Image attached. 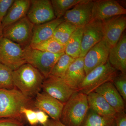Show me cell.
<instances>
[{
  "mask_svg": "<svg viewBox=\"0 0 126 126\" xmlns=\"http://www.w3.org/2000/svg\"><path fill=\"white\" fill-rule=\"evenodd\" d=\"M117 72L108 60L106 63L96 68L86 75L77 91L87 95L104 83L112 82L118 74Z\"/></svg>",
  "mask_w": 126,
  "mask_h": 126,
  "instance_id": "obj_4",
  "label": "cell"
},
{
  "mask_svg": "<svg viewBox=\"0 0 126 126\" xmlns=\"http://www.w3.org/2000/svg\"><path fill=\"white\" fill-rule=\"evenodd\" d=\"M63 17L41 24L34 25L31 45L37 44L52 38L57 27L64 21Z\"/></svg>",
  "mask_w": 126,
  "mask_h": 126,
  "instance_id": "obj_19",
  "label": "cell"
},
{
  "mask_svg": "<svg viewBox=\"0 0 126 126\" xmlns=\"http://www.w3.org/2000/svg\"><path fill=\"white\" fill-rule=\"evenodd\" d=\"M34 25L25 16L3 28L2 36L24 48L30 44Z\"/></svg>",
  "mask_w": 126,
  "mask_h": 126,
  "instance_id": "obj_6",
  "label": "cell"
},
{
  "mask_svg": "<svg viewBox=\"0 0 126 126\" xmlns=\"http://www.w3.org/2000/svg\"><path fill=\"white\" fill-rule=\"evenodd\" d=\"M110 48L107 43L103 39L88 51L84 57L86 75L107 62Z\"/></svg>",
  "mask_w": 126,
  "mask_h": 126,
  "instance_id": "obj_12",
  "label": "cell"
},
{
  "mask_svg": "<svg viewBox=\"0 0 126 126\" xmlns=\"http://www.w3.org/2000/svg\"><path fill=\"white\" fill-rule=\"evenodd\" d=\"M86 76L84 58L79 57L71 63L61 79L72 90L77 91Z\"/></svg>",
  "mask_w": 126,
  "mask_h": 126,
  "instance_id": "obj_16",
  "label": "cell"
},
{
  "mask_svg": "<svg viewBox=\"0 0 126 126\" xmlns=\"http://www.w3.org/2000/svg\"><path fill=\"white\" fill-rule=\"evenodd\" d=\"M64 104L43 92L36 94L34 101L36 108L44 112L51 119L56 121H60Z\"/></svg>",
  "mask_w": 126,
  "mask_h": 126,
  "instance_id": "obj_14",
  "label": "cell"
},
{
  "mask_svg": "<svg viewBox=\"0 0 126 126\" xmlns=\"http://www.w3.org/2000/svg\"><path fill=\"white\" fill-rule=\"evenodd\" d=\"M26 16L34 25L41 24L56 18L49 0H31Z\"/></svg>",
  "mask_w": 126,
  "mask_h": 126,
  "instance_id": "obj_10",
  "label": "cell"
},
{
  "mask_svg": "<svg viewBox=\"0 0 126 126\" xmlns=\"http://www.w3.org/2000/svg\"><path fill=\"white\" fill-rule=\"evenodd\" d=\"M93 3L94 0H82L66 12L64 19L77 28L83 27L92 20Z\"/></svg>",
  "mask_w": 126,
  "mask_h": 126,
  "instance_id": "obj_9",
  "label": "cell"
},
{
  "mask_svg": "<svg viewBox=\"0 0 126 126\" xmlns=\"http://www.w3.org/2000/svg\"><path fill=\"white\" fill-rule=\"evenodd\" d=\"M0 126H24L22 119L17 118H0Z\"/></svg>",
  "mask_w": 126,
  "mask_h": 126,
  "instance_id": "obj_32",
  "label": "cell"
},
{
  "mask_svg": "<svg viewBox=\"0 0 126 126\" xmlns=\"http://www.w3.org/2000/svg\"><path fill=\"white\" fill-rule=\"evenodd\" d=\"M3 27H2L1 22H0V38L2 36Z\"/></svg>",
  "mask_w": 126,
  "mask_h": 126,
  "instance_id": "obj_36",
  "label": "cell"
},
{
  "mask_svg": "<svg viewBox=\"0 0 126 126\" xmlns=\"http://www.w3.org/2000/svg\"><path fill=\"white\" fill-rule=\"evenodd\" d=\"M102 21L103 39L111 48L118 42L126 29V15L115 16Z\"/></svg>",
  "mask_w": 126,
  "mask_h": 126,
  "instance_id": "obj_8",
  "label": "cell"
},
{
  "mask_svg": "<svg viewBox=\"0 0 126 126\" xmlns=\"http://www.w3.org/2000/svg\"><path fill=\"white\" fill-rule=\"evenodd\" d=\"M16 88L31 99L40 92L45 78L36 68L26 63L12 72Z\"/></svg>",
  "mask_w": 126,
  "mask_h": 126,
  "instance_id": "obj_1",
  "label": "cell"
},
{
  "mask_svg": "<svg viewBox=\"0 0 126 126\" xmlns=\"http://www.w3.org/2000/svg\"><path fill=\"white\" fill-rule=\"evenodd\" d=\"M115 118H109L98 115L89 109L82 126H115Z\"/></svg>",
  "mask_w": 126,
  "mask_h": 126,
  "instance_id": "obj_24",
  "label": "cell"
},
{
  "mask_svg": "<svg viewBox=\"0 0 126 126\" xmlns=\"http://www.w3.org/2000/svg\"><path fill=\"white\" fill-rule=\"evenodd\" d=\"M115 88L124 101L126 100V75L117 74L112 81Z\"/></svg>",
  "mask_w": 126,
  "mask_h": 126,
  "instance_id": "obj_29",
  "label": "cell"
},
{
  "mask_svg": "<svg viewBox=\"0 0 126 126\" xmlns=\"http://www.w3.org/2000/svg\"><path fill=\"white\" fill-rule=\"evenodd\" d=\"M34 49L53 54H61L65 52V46L53 37L37 44L30 45Z\"/></svg>",
  "mask_w": 126,
  "mask_h": 126,
  "instance_id": "obj_23",
  "label": "cell"
},
{
  "mask_svg": "<svg viewBox=\"0 0 126 126\" xmlns=\"http://www.w3.org/2000/svg\"><path fill=\"white\" fill-rule=\"evenodd\" d=\"M43 126H67L63 124L60 121H56L52 119H49Z\"/></svg>",
  "mask_w": 126,
  "mask_h": 126,
  "instance_id": "obj_35",
  "label": "cell"
},
{
  "mask_svg": "<svg viewBox=\"0 0 126 126\" xmlns=\"http://www.w3.org/2000/svg\"><path fill=\"white\" fill-rule=\"evenodd\" d=\"M42 126V125H40V126Z\"/></svg>",
  "mask_w": 126,
  "mask_h": 126,
  "instance_id": "obj_37",
  "label": "cell"
},
{
  "mask_svg": "<svg viewBox=\"0 0 126 126\" xmlns=\"http://www.w3.org/2000/svg\"><path fill=\"white\" fill-rule=\"evenodd\" d=\"M26 63L31 64L42 74L45 79L49 76L60 56L64 53L53 54L34 49L30 45L24 48Z\"/></svg>",
  "mask_w": 126,
  "mask_h": 126,
  "instance_id": "obj_5",
  "label": "cell"
},
{
  "mask_svg": "<svg viewBox=\"0 0 126 126\" xmlns=\"http://www.w3.org/2000/svg\"><path fill=\"white\" fill-rule=\"evenodd\" d=\"M0 63L14 70L26 63L24 48L6 38H0Z\"/></svg>",
  "mask_w": 126,
  "mask_h": 126,
  "instance_id": "obj_7",
  "label": "cell"
},
{
  "mask_svg": "<svg viewBox=\"0 0 126 126\" xmlns=\"http://www.w3.org/2000/svg\"><path fill=\"white\" fill-rule=\"evenodd\" d=\"M30 99L16 88L0 89V118L22 119L21 110L23 107H27Z\"/></svg>",
  "mask_w": 126,
  "mask_h": 126,
  "instance_id": "obj_3",
  "label": "cell"
},
{
  "mask_svg": "<svg viewBox=\"0 0 126 126\" xmlns=\"http://www.w3.org/2000/svg\"><path fill=\"white\" fill-rule=\"evenodd\" d=\"M42 89L43 92L63 103L67 101L76 92L72 90L61 79L50 77L45 79Z\"/></svg>",
  "mask_w": 126,
  "mask_h": 126,
  "instance_id": "obj_15",
  "label": "cell"
},
{
  "mask_svg": "<svg viewBox=\"0 0 126 126\" xmlns=\"http://www.w3.org/2000/svg\"><path fill=\"white\" fill-rule=\"evenodd\" d=\"M77 28L73 24L64 21L56 28L52 37L65 46L72 33Z\"/></svg>",
  "mask_w": 126,
  "mask_h": 126,
  "instance_id": "obj_26",
  "label": "cell"
},
{
  "mask_svg": "<svg viewBox=\"0 0 126 126\" xmlns=\"http://www.w3.org/2000/svg\"><path fill=\"white\" fill-rule=\"evenodd\" d=\"M75 60V59L64 53L56 62L48 77L62 79L68 68Z\"/></svg>",
  "mask_w": 126,
  "mask_h": 126,
  "instance_id": "obj_25",
  "label": "cell"
},
{
  "mask_svg": "<svg viewBox=\"0 0 126 126\" xmlns=\"http://www.w3.org/2000/svg\"><path fill=\"white\" fill-rule=\"evenodd\" d=\"M12 72L13 70L10 68L0 63V89L10 90L16 88Z\"/></svg>",
  "mask_w": 126,
  "mask_h": 126,
  "instance_id": "obj_28",
  "label": "cell"
},
{
  "mask_svg": "<svg viewBox=\"0 0 126 126\" xmlns=\"http://www.w3.org/2000/svg\"><path fill=\"white\" fill-rule=\"evenodd\" d=\"M30 4V0H14L1 22L3 28L26 16Z\"/></svg>",
  "mask_w": 126,
  "mask_h": 126,
  "instance_id": "obj_21",
  "label": "cell"
},
{
  "mask_svg": "<svg viewBox=\"0 0 126 126\" xmlns=\"http://www.w3.org/2000/svg\"><path fill=\"white\" fill-rule=\"evenodd\" d=\"M102 21L93 19L83 27L81 53L84 58L88 51L103 39Z\"/></svg>",
  "mask_w": 126,
  "mask_h": 126,
  "instance_id": "obj_11",
  "label": "cell"
},
{
  "mask_svg": "<svg viewBox=\"0 0 126 126\" xmlns=\"http://www.w3.org/2000/svg\"><path fill=\"white\" fill-rule=\"evenodd\" d=\"M14 0H0V22H2Z\"/></svg>",
  "mask_w": 126,
  "mask_h": 126,
  "instance_id": "obj_31",
  "label": "cell"
},
{
  "mask_svg": "<svg viewBox=\"0 0 126 126\" xmlns=\"http://www.w3.org/2000/svg\"><path fill=\"white\" fill-rule=\"evenodd\" d=\"M82 0H52V7L55 17L63 18L66 12Z\"/></svg>",
  "mask_w": 126,
  "mask_h": 126,
  "instance_id": "obj_27",
  "label": "cell"
},
{
  "mask_svg": "<svg viewBox=\"0 0 126 126\" xmlns=\"http://www.w3.org/2000/svg\"><path fill=\"white\" fill-rule=\"evenodd\" d=\"M109 62L113 67L121 73H126V35L124 32L116 44L110 49Z\"/></svg>",
  "mask_w": 126,
  "mask_h": 126,
  "instance_id": "obj_18",
  "label": "cell"
},
{
  "mask_svg": "<svg viewBox=\"0 0 126 126\" xmlns=\"http://www.w3.org/2000/svg\"><path fill=\"white\" fill-rule=\"evenodd\" d=\"M36 117L38 123L41 125L44 126L49 120V116L44 112L40 110L36 111Z\"/></svg>",
  "mask_w": 126,
  "mask_h": 126,
  "instance_id": "obj_33",
  "label": "cell"
},
{
  "mask_svg": "<svg viewBox=\"0 0 126 126\" xmlns=\"http://www.w3.org/2000/svg\"><path fill=\"white\" fill-rule=\"evenodd\" d=\"M94 92L102 95L117 113L124 112V100L112 82L104 83L97 88Z\"/></svg>",
  "mask_w": 126,
  "mask_h": 126,
  "instance_id": "obj_17",
  "label": "cell"
},
{
  "mask_svg": "<svg viewBox=\"0 0 126 126\" xmlns=\"http://www.w3.org/2000/svg\"><path fill=\"white\" fill-rule=\"evenodd\" d=\"M89 110L87 95L76 91L64 103L60 121L67 126H82Z\"/></svg>",
  "mask_w": 126,
  "mask_h": 126,
  "instance_id": "obj_2",
  "label": "cell"
},
{
  "mask_svg": "<svg viewBox=\"0 0 126 126\" xmlns=\"http://www.w3.org/2000/svg\"><path fill=\"white\" fill-rule=\"evenodd\" d=\"M89 109L98 115L115 119L117 113L102 95L94 92L87 95Z\"/></svg>",
  "mask_w": 126,
  "mask_h": 126,
  "instance_id": "obj_20",
  "label": "cell"
},
{
  "mask_svg": "<svg viewBox=\"0 0 126 126\" xmlns=\"http://www.w3.org/2000/svg\"><path fill=\"white\" fill-rule=\"evenodd\" d=\"M126 9L114 0H94L92 19L103 21L115 16L126 15Z\"/></svg>",
  "mask_w": 126,
  "mask_h": 126,
  "instance_id": "obj_13",
  "label": "cell"
},
{
  "mask_svg": "<svg viewBox=\"0 0 126 126\" xmlns=\"http://www.w3.org/2000/svg\"><path fill=\"white\" fill-rule=\"evenodd\" d=\"M83 30V27L77 28L65 45V53L75 59L80 56Z\"/></svg>",
  "mask_w": 126,
  "mask_h": 126,
  "instance_id": "obj_22",
  "label": "cell"
},
{
  "mask_svg": "<svg viewBox=\"0 0 126 126\" xmlns=\"http://www.w3.org/2000/svg\"><path fill=\"white\" fill-rule=\"evenodd\" d=\"M21 112L24 115L26 118L27 121L31 126H36L38 123L36 117V111L26 107L21 108Z\"/></svg>",
  "mask_w": 126,
  "mask_h": 126,
  "instance_id": "obj_30",
  "label": "cell"
},
{
  "mask_svg": "<svg viewBox=\"0 0 126 126\" xmlns=\"http://www.w3.org/2000/svg\"><path fill=\"white\" fill-rule=\"evenodd\" d=\"M115 121V126H126V115L125 112L117 113Z\"/></svg>",
  "mask_w": 126,
  "mask_h": 126,
  "instance_id": "obj_34",
  "label": "cell"
}]
</instances>
